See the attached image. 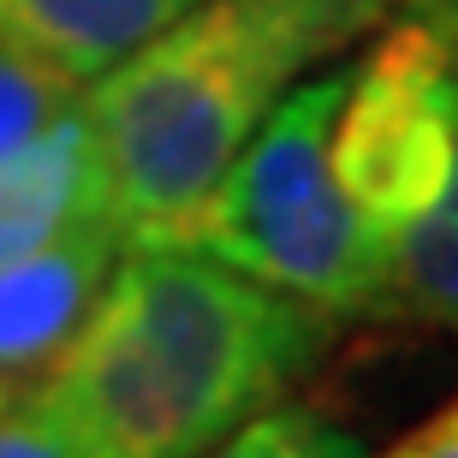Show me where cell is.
Listing matches in <instances>:
<instances>
[{
    "instance_id": "cell-1",
    "label": "cell",
    "mask_w": 458,
    "mask_h": 458,
    "mask_svg": "<svg viewBox=\"0 0 458 458\" xmlns=\"http://www.w3.org/2000/svg\"><path fill=\"white\" fill-rule=\"evenodd\" d=\"M340 316L197 244H119L30 399L89 458H203L327 357Z\"/></svg>"
},
{
    "instance_id": "cell-2",
    "label": "cell",
    "mask_w": 458,
    "mask_h": 458,
    "mask_svg": "<svg viewBox=\"0 0 458 458\" xmlns=\"http://www.w3.org/2000/svg\"><path fill=\"white\" fill-rule=\"evenodd\" d=\"M393 0H197L78 96L119 244H185L274 102L381 30Z\"/></svg>"
},
{
    "instance_id": "cell-3",
    "label": "cell",
    "mask_w": 458,
    "mask_h": 458,
    "mask_svg": "<svg viewBox=\"0 0 458 458\" xmlns=\"http://www.w3.org/2000/svg\"><path fill=\"white\" fill-rule=\"evenodd\" d=\"M345 96V66L292 84L256 137L233 155L221 185L197 208L185 244L280 286L327 316L381 322V244L345 203L327 137Z\"/></svg>"
},
{
    "instance_id": "cell-4",
    "label": "cell",
    "mask_w": 458,
    "mask_h": 458,
    "mask_svg": "<svg viewBox=\"0 0 458 458\" xmlns=\"http://www.w3.org/2000/svg\"><path fill=\"white\" fill-rule=\"evenodd\" d=\"M458 155V0H393L345 66L327 161L369 238L387 244L435 208Z\"/></svg>"
},
{
    "instance_id": "cell-5",
    "label": "cell",
    "mask_w": 458,
    "mask_h": 458,
    "mask_svg": "<svg viewBox=\"0 0 458 458\" xmlns=\"http://www.w3.org/2000/svg\"><path fill=\"white\" fill-rule=\"evenodd\" d=\"M119 256L114 221L66 226L60 238L0 262V381H42L78 340Z\"/></svg>"
},
{
    "instance_id": "cell-6",
    "label": "cell",
    "mask_w": 458,
    "mask_h": 458,
    "mask_svg": "<svg viewBox=\"0 0 458 458\" xmlns=\"http://www.w3.org/2000/svg\"><path fill=\"white\" fill-rule=\"evenodd\" d=\"M84 221H107V185L89 119L72 102L42 137L0 155V262H13Z\"/></svg>"
},
{
    "instance_id": "cell-7",
    "label": "cell",
    "mask_w": 458,
    "mask_h": 458,
    "mask_svg": "<svg viewBox=\"0 0 458 458\" xmlns=\"http://www.w3.org/2000/svg\"><path fill=\"white\" fill-rule=\"evenodd\" d=\"M185 6L197 0H0V30L89 84Z\"/></svg>"
},
{
    "instance_id": "cell-8",
    "label": "cell",
    "mask_w": 458,
    "mask_h": 458,
    "mask_svg": "<svg viewBox=\"0 0 458 458\" xmlns=\"http://www.w3.org/2000/svg\"><path fill=\"white\" fill-rule=\"evenodd\" d=\"M381 322H428L458 334V155L435 208L387 244Z\"/></svg>"
},
{
    "instance_id": "cell-9",
    "label": "cell",
    "mask_w": 458,
    "mask_h": 458,
    "mask_svg": "<svg viewBox=\"0 0 458 458\" xmlns=\"http://www.w3.org/2000/svg\"><path fill=\"white\" fill-rule=\"evenodd\" d=\"M78 96H84V78H72L48 54L24 48L18 36L0 30V155L42 137Z\"/></svg>"
},
{
    "instance_id": "cell-10",
    "label": "cell",
    "mask_w": 458,
    "mask_h": 458,
    "mask_svg": "<svg viewBox=\"0 0 458 458\" xmlns=\"http://www.w3.org/2000/svg\"><path fill=\"white\" fill-rule=\"evenodd\" d=\"M203 458H363V441L316 405H268Z\"/></svg>"
},
{
    "instance_id": "cell-11",
    "label": "cell",
    "mask_w": 458,
    "mask_h": 458,
    "mask_svg": "<svg viewBox=\"0 0 458 458\" xmlns=\"http://www.w3.org/2000/svg\"><path fill=\"white\" fill-rule=\"evenodd\" d=\"M0 458H89V453L78 446L72 428H60L36 405L30 393H18L13 405L0 411Z\"/></svg>"
},
{
    "instance_id": "cell-12",
    "label": "cell",
    "mask_w": 458,
    "mask_h": 458,
    "mask_svg": "<svg viewBox=\"0 0 458 458\" xmlns=\"http://www.w3.org/2000/svg\"><path fill=\"white\" fill-rule=\"evenodd\" d=\"M381 458H458V393L428 411L411 435H399Z\"/></svg>"
},
{
    "instance_id": "cell-13",
    "label": "cell",
    "mask_w": 458,
    "mask_h": 458,
    "mask_svg": "<svg viewBox=\"0 0 458 458\" xmlns=\"http://www.w3.org/2000/svg\"><path fill=\"white\" fill-rule=\"evenodd\" d=\"M13 399H18V387H13V381H0V411L13 405Z\"/></svg>"
}]
</instances>
